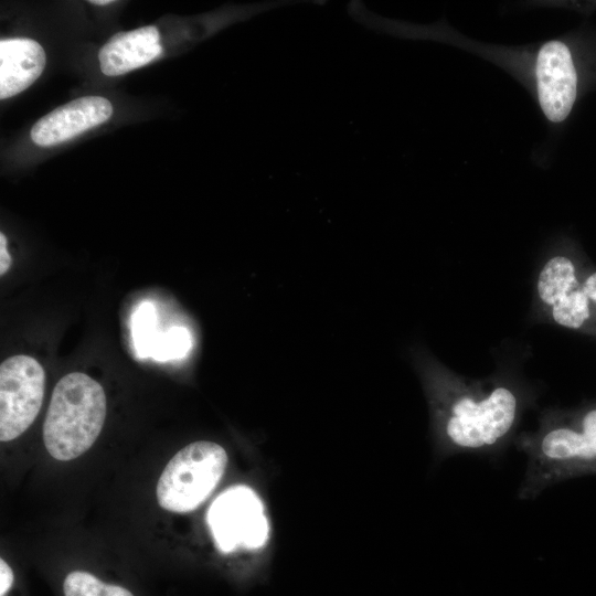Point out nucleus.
I'll use <instances>...</instances> for the list:
<instances>
[{"label": "nucleus", "mask_w": 596, "mask_h": 596, "mask_svg": "<svg viewBox=\"0 0 596 596\" xmlns=\"http://www.w3.org/2000/svg\"><path fill=\"white\" fill-rule=\"evenodd\" d=\"M64 596H134L121 586L106 584L91 573L71 572L63 584Z\"/></svg>", "instance_id": "nucleus-11"}, {"label": "nucleus", "mask_w": 596, "mask_h": 596, "mask_svg": "<svg viewBox=\"0 0 596 596\" xmlns=\"http://www.w3.org/2000/svg\"><path fill=\"white\" fill-rule=\"evenodd\" d=\"M89 2L96 6H106V4L113 3L114 1L113 0H91Z\"/></svg>", "instance_id": "nucleus-15"}, {"label": "nucleus", "mask_w": 596, "mask_h": 596, "mask_svg": "<svg viewBox=\"0 0 596 596\" xmlns=\"http://www.w3.org/2000/svg\"><path fill=\"white\" fill-rule=\"evenodd\" d=\"M46 63L43 47L31 39L0 41V98L12 97L30 87Z\"/></svg>", "instance_id": "nucleus-10"}, {"label": "nucleus", "mask_w": 596, "mask_h": 596, "mask_svg": "<svg viewBox=\"0 0 596 596\" xmlns=\"http://www.w3.org/2000/svg\"><path fill=\"white\" fill-rule=\"evenodd\" d=\"M12 258L7 249V238L3 233H0V275L7 274L11 267Z\"/></svg>", "instance_id": "nucleus-14"}, {"label": "nucleus", "mask_w": 596, "mask_h": 596, "mask_svg": "<svg viewBox=\"0 0 596 596\" xmlns=\"http://www.w3.org/2000/svg\"><path fill=\"white\" fill-rule=\"evenodd\" d=\"M424 379L445 456L504 448L530 398L511 379L468 380L438 364H426Z\"/></svg>", "instance_id": "nucleus-1"}, {"label": "nucleus", "mask_w": 596, "mask_h": 596, "mask_svg": "<svg viewBox=\"0 0 596 596\" xmlns=\"http://www.w3.org/2000/svg\"><path fill=\"white\" fill-rule=\"evenodd\" d=\"M111 103L102 96H84L68 102L42 118L31 128L32 141L41 147L62 143L107 121Z\"/></svg>", "instance_id": "nucleus-8"}, {"label": "nucleus", "mask_w": 596, "mask_h": 596, "mask_svg": "<svg viewBox=\"0 0 596 596\" xmlns=\"http://www.w3.org/2000/svg\"><path fill=\"white\" fill-rule=\"evenodd\" d=\"M584 292L596 309V270L589 272L582 278Z\"/></svg>", "instance_id": "nucleus-13"}, {"label": "nucleus", "mask_w": 596, "mask_h": 596, "mask_svg": "<svg viewBox=\"0 0 596 596\" xmlns=\"http://www.w3.org/2000/svg\"><path fill=\"white\" fill-rule=\"evenodd\" d=\"M45 390L43 366L32 356L19 354L0 365V440L22 435L34 422Z\"/></svg>", "instance_id": "nucleus-6"}, {"label": "nucleus", "mask_w": 596, "mask_h": 596, "mask_svg": "<svg viewBox=\"0 0 596 596\" xmlns=\"http://www.w3.org/2000/svg\"><path fill=\"white\" fill-rule=\"evenodd\" d=\"M103 386L89 375L72 372L55 385L43 424L49 454L61 461L87 451L97 439L106 418Z\"/></svg>", "instance_id": "nucleus-3"}, {"label": "nucleus", "mask_w": 596, "mask_h": 596, "mask_svg": "<svg viewBox=\"0 0 596 596\" xmlns=\"http://www.w3.org/2000/svg\"><path fill=\"white\" fill-rule=\"evenodd\" d=\"M227 465L225 449L199 440L180 449L164 467L156 489L161 508L177 513L195 510L221 480Z\"/></svg>", "instance_id": "nucleus-4"}, {"label": "nucleus", "mask_w": 596, "mask_h": 596, "mask_svg": "<svg viewBox=\"0 0 596 596\" xmlns=\"http://www.w3.org/2000/svg\"><path fill=\"white\" fill-rule=\"evenodd\" d=\"M526 469L519 489L532 500L552 485L596 467V405L576 414L544 412L536 430L517 439Z\"/></svg>", "instance_id": "nucleus-2"}, {"label": "nucleus", "mask_w": 596, "mask_h": 596, "mask_svg": "<svg viewBox=\"0 0 596 596\" xmlns=\"http://www.w3.org/2000/svg\"><path fill=\"white\" fill-rule=\"evenodd\" d=\"M13 572L8 565V563L1 558L0 560V596H6L7 593L13 585Z\"/></svg>", "instance_id": "nucleus-12"}, {"label": "nucleus", "mask_w": 596, "mask_h": 596, "mask_svg": "<svg viewBox=\"0 0 596 596\" xmlns=\"http://www.w3.org/2000/svg\"><path fill=\"white\" fill-rule=\"evenodd\" d=\"M162 54L159 31L147 25L131 31L118 32L99 50L102 72L118 76L139 68Z\"/></svg>", "instance_id": "nucleus-9"}, {"label": "nucleus", "mask_w": 596, "mask_h": 596, "mask_svg": "<svg viewBox=\"0 0 596 596\" xmlns=\"http://www.w3.org/2000/svg\"><path fill=\"white\" fill-rule=\"evenodd\" d=\"M207 524L223 553L262 547L269 533L264 507L248 487L236 486L222 492L211 504Z\"/></svg>", "instance_id": "nucleus-5"}, {"label": "nucleus", "mask_w": 596, "mask_h": 596, "mask_svg": "<svg viewBox=\"0 0 596 596\" xmlns=\"http://www.w3.org/2000/svg\"><path fill=\"white\" fill-rule=\"evenodd\" d=\"M536 86L545 117L563 121L570 114L577 91V75L568 47L561 41L546 42L538 54Z\"/></svg>", "instance_id": "nucleus-7"}]
</instances>
